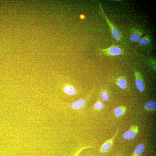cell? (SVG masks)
Instances as JSON below:
<instances>
[{"label":"cell","mask_w":156,"mask_h":156,"mask_svg":"<svg viewBox=\"0 0 156 156\" xmlns=\"http://www.w3.org/2000/svg\"><path fill=\"white\" fill-rule=\"evenodd\" d=\"M104 107L103 104L99 101H97L95 104L94 108L95 109L97 110H101Z\"/></svg>","instance_id":"cell-15"},{"label":"cell","mask_w":156,"mask_h":156,"mask_svg":"<svg viewBox=\"0 0 156 156\" xmlns=\"http://www.w3.org/2000/svg\"><path fill=\"white\" fill-rule=\"evenodd\" d=\"M143 34L141 31L135 30L130 35V40L133 42L136 43L141 38Z\"/></svg>","instance_id":"cell-6"},{"label":"cell","mask_w":156,"mask_h":156,"mask_svg":"<svg viewBox=\"0 0 156 156\" xmlns=\"http://www.w3.org/2000/svg\"><path fill=\"white\" fill-rule=\"evenodd\" d=\"M150 39L148 36H145L141 38L138 41V43L141 46L147 45L149 43Z\"/></svg>","instance_id":"cell-12"},{"label":"cell","mask_w":156,"mask_h":156,"mask_svg":"<svg viewBox=\"0 0 156 156\" xmlns=\"http://www.w3.org/2000/svg\"><path fill=\"white\" fill-rule=\"evenodd\" d=\"M145 149L144 144L142 143L138 145L134 149L132 156H141L144 152Z\"/></svg>","instance_id":"cell-7"},{"label":"cell","mask_w":156,"mask_h":156,"mask_svg":"<svg viewBox=\"0 0 156 156\" xmlns=\"http://www.w3.org/2000/svg\"><path fill=\"white\" fill-rule=\"evenodd\" d=\"M138 132V127L136 125H134L131 126L129 130L124 133L122 136L124 139L131 140L135 137Z\"/></svg>","instance_id":"cell-3"},{"label":"cell","mask_w":156,"mask_h":156,"mask_svg":"<svg viewBox=\"0 0 156 156\" xmlns=\"http://www.w3.org/2000/svg\"><path fill=\"white\" fill-rule=\"evenodd\" d=\"M85 103V101L84 99H79L72 104V107L75 110L79 109L84 107Z\"/></svg>","instance_id":"cell-9"},{"label":"cell","mask_w":156,"mask_h":156,"mask_svg":"<svg viewBox=\"0 0 156 156\" xmlns=\"http://www.w3.org/2000/svg\"><path fill=\"white\" fill-rule=\"evenodd\" d=\"M64 90L67 94L69 95H73L76 93V91L74 88L68 86L65 87Z\"/></svg>","instance_id":"cell-13"},{"label":"cell","mask_w":156,"mask_h":156,"mask_svg":"<svg viewBox=\"0 0 156 156\" xmlns=\"http://www.w3.org/2000/svg\"><path fill=\"white\" fill-rule=\"evenodd\" d=\"M102 97V101H107L109 98V95L106 91H103L101 94Z\"/></svg>","instance_id":"cell-14"},{"label":"cell","mask_w":156,"mask_h":156,"mask_svg":"<svg viewBox=\"0 0 156 156\" xmlns=\"http://www.w3.org/2000/svg\"><path fill=\"white\" fill-rule=\"evenodd\" d=\"M145 108L148 111H154L156 108V103L154 101H151L147 102L145 105Z\"/></svg>","instance_id":"cell-10"},{"label":"cell","mask_w":156,"mask_h":156,"mask_svg":"<svg viewBox=\"0 0 156 156\" xmlns=\"http://www.w3.org/2000/svg\"><path fill=\"white\" fill-rule=\"evenodd\" d=\"M117 84L119 87L121 89H125L127 87V82L126 80L123 78H120L118 79Z\"/></svg>","instance_id":"cell-11"},{"label":"cell","mask_w":156,"mask_h":156,"mask_svg":"<svg viewBox=\"0 0 156 156\" xmlns=\"http://www.w3.org/2000/svg\"><path fill=\"white\" fill-rule=\"evenodd\" d=\"M100 51L104 54L108 56H117L123 54V51L120 47L115 45H112L108 48L101 49Z\"/></svg>","instance_id":"cell-2"},{"label":"cell","mask_w":156,"mask_h":156,"mask_svg":"<svg viewBox=\"0 0 156 156\" xmlns=\"http://www.w3.org/2000/svg\"><path fill=\"white\" fill-rule=\"evenodd\" d=\"M101 12L102 15L105 17L110 29L112 34L113 37L117 41H119L121 38L120 33L119 30L116 28L113 24L109 20L106 14L104 13L102 9L101 5L100 3L99 4Z\"/></svg>","instance_id":"cell-1"},{"label":"cell","mask_w":156,"mask_h":156,"mask_svg":"<svg viewBox=\"0 0 156 156\" xmlns=\"http://www.w3.org/2000/svg\"><path fill=\"white\" fill-rule=\"evenodd\" d=\"M126 111V107L121 106L114 109L113 113L117 117H120L123 116L125 114Z\"/></svg>","instance_id":"cell-8"},{"label":"cell","mask_w":156,"mask_h":156,"mask_svg":"<svg viewBox=\"0 0 156 156\" xmlns=\"http://www.w3.org/2000/svg\"><path fill=\"white\" fill-rule=\"evenodd\" d=\"M135 76L136 87L140 92H142L145 89V85L142 75L140 72H136L135 73Z\"/></svg>","instance_id":"cell-4"},{"label":"cell","mask_w":156,"mask_h":156,"mask_svg":"<svg viewBox=\"0 0 156 156\" xmlns=\"http://www.w3.org/2000/svg\"><path fill=\"white\" fill-rule=\"evenodd\" d=\"M84 148H82V149H81L80 150L78 151L76 153V154H75V155L74 156H77L78 154H79V153L80 152L82 151V149H84Z\"/></svg>","instance_id":"cell-16"},{"label":"cell","mask_w":156,"mask_h":156,"mask_svg":"<svg viewBox=\"0 0 156 156\" xmlns=\"http://www.w3.org/2000/svg\"><path fill=\"white\" fill-rule=\"evenodd\" d=\"M118 130H117L111 138L106 141L103 144L100 149L101 152L105 153L109 150L113 143L115 138L118 134Z\"/></svg>","instance_id":"cell-5"}]
</instances>
